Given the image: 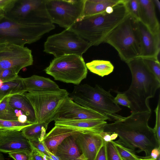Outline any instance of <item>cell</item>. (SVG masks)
Masks as SVG:
<instances>
[{
  "instance_id": "cell-8",
  "label": "cell",
  "mask_w": 160,
  "mask_h": 160,
  "mask_svg": "<svg viewBox=\"0 0 160 160\" xmlns=\"http://www.w3.org/2000/svg\"><path fill=\"white\" fill-rule=\"evenodd\" d=\"M69 93L65 89L27 92L24 94L32 105L37 123H50Z\"/></svg>"
},
{
  "instance_id": "cell-36",
  "label": "cell",
  "mask_w": 160,
  "mask_h": 160,
  "mask_svg": "<svg viewBox=\"0 0 160 160\" xmlns=\"http://www.w3.org/2000/svg\"><path fill=\"white\" fill-rule=\"evenodd\" d=\"M155 112L156 114V122L153 129L157 139L160 143V98L159 96L158 104Z\"/></svg>"
},
{
  "instance_id": "cell-22",
  "label": "cell",
  "mask_w": 160,
  "mask_h": 160,
  "mask_svg": "<svg viewBox=\"0 0 160 160\" xmlns=\"http://www.w3.org/2000/svg\"><path fill=\"white\" fill-rule=\"evenodd\" d=\"M8 102L15 109L22 111L27 117L28 122L32 123H37L33 108L24 93L8 96Z\"/></svg>"
},
{
  "instance_id": "cell-21",
  "label": "cell",
  "mask_w": 160,
  "mask_h": 160,
  "mask_svg": "<svg viewBox=\"0 0 160 160\" xmlns=\"http://www.w3.org/2000/svg\"><path fill=\"white\" fill-rule=\"evenodd\" d=\"M22 81L27 92L43 91L60 88L57 83L50 79L36 75L22 78Z\"/></svg>"
},
{
  "instance_id": "cell-47",
  "label": "cell",
  "mask_w": 160,
  "mask_h": 160,
  "mask_svg": "<svg viewBox=\"0 0 160 160\" xmlns=\"http://www.w3.org/2000/svg\"><path fill=\"white\" fill-rule=\"evenodd\" d=\"M141 160H156V159H153L151 158H147L144 157H142Z\"/></svg>"
},
{
  "instance_id": "cell-30",
  "label": "cell",
  "mask_w": 160,
  "mask_h": 160,
  "mask_svg": "<svg viewBox=\"0 0 160 160\" xmlns=\"http://www.w3.org/2000/svg\"><path fill=\"white\" fill-rule=\"evenodd\" d=\"M142 58L149 69L160 81V63L159 60L154 58Z\"/></svg>"
},
{
  "instance_id": "cell-18",
  "label": "cell",
  "mask_w": 160,
  "mask_h": 160,
  "mask_svg": "<svg viewBox=\"0 0 160 160\" xmlns=\"http://www.w3.org/2000/svg\"><path fill=\"white\" fill-rule=\"evenodd\" d=\"M139 21L152 32L160 33V26L156 16L155 7L153 0H138Z\"/></svg>"
},
{
  "instance_id": "cell-15",
  "label": "cell",
  "mask_w": 160,
  "mask_h": 160,
  "mask_svg": "<svg viewBox=\"0 0 160 160\" xmlns=\"http://www.w3.org/2000/svg\"><path fill=\"white\" fill-rule=\"evenodd\" d=\"M74 135L82 154L87 160H95L105 143L99 134L80 132Z\"/></svg>"
},
{
  "instance_id": "cell-7",
  "label": "cell",
  "mask_w": 160,
  "mask_h": 160,
  "mask_svg": "<svg viewBox=\"0 0 160 160\" xmlns=\"http://www.w3.org/2000/svg\"><path fill=\"white\" fill-rule=\"evenodd\" d=\"M44 71L55 80L75 85L80 84L88 73L82 57L74 54L54 58Z\"/></svg>"
},
{
  "instance_id": "cell-24",
  "label": "cell",
  "mask_w": 160,
  "mask_h": 160,
  "mask_svg": "<svg viewBox=\"0 0 160 160\" xmlns=\"http://www.w3.org/2000/svg\"><path fill=\"white\" fill-rule=\"evenodd\" d=\"M23 84L22 78L18 76L15 79L0 83V102L10 96L23 94L27 92Z\"/></svg>"
},
{
  "instance_id": "cell-39",
  "label": "cell",
  "mask_w": 160,
  "mask_h": 160,
  "mask_svg": "<svg viewBox=\"0 0 160 160\" xmlns=\"http://www.w3.org/2000/svg\"><path fill=\"white\" fill-rule=\"evenodd\" d=\"M105 142H110L115 140L118 137V135L115 133H110L103 132L99 134Z\"/></svg>"
},
{
  "instance_id": "cell-14",
  "label": "cell",
  "mask_w": 160,
  "mask_h": 160,
  "mask_svg": "<svg viewBox=\"0 0 160 160\" xmlns=\"http://www.w3.org/2000/svg\"><path fill=\"white\" fill-rule=\"evenodd\" d=\"M138 23L141 49L140 57L158 59L160 51V33L152 32L139 20H138Z\"/></svg>"
},
{
  "instance_id": "cell-34",
  "label": "cell",
  "mask_w": 160,
  "mask_h": 160,
  "mask_svg": "<svg viewBox=\"0 0 160 160\" xmlns=\"http://www.w3.org/2000/svg\"><path fill=\"white\" fill-rule=\"evenodd\" d=\"M18 73L12 69H4L0 70V81L5 82L12 81L19 76Z\"/></svg>"
},
{
  "instance_id": "cell-31",
  "label": "cell",
  "mask_w": 160,
  "mask_h": 160,
  "mask_svg": "<svg viewBox=\"0 0 160 160\" xmlns=\"http://www.w3.org/2000/svg\"><path fill=\"white\" fill-rule=\"evenodd\" d=\"M123 3L128 13L139 20V4L138 0H124Z\"/></svg>"
},
{
  "instance_id": "cell-29",
  "label": "cell",
  "mask_w": 160,
  "mask_h": 160,
  "mask_svg": "<svg viewBox=\"0 0 160 160\" xmlns=\"http://www.w3.org/2000/svg\"><path fill=\"white\" fill-rule=\"evenodd\" d=\"M32 124L28 121H9L0 119V130L21 131L25 127Z\"/></svg>"
},
{
  "instance_id": "cell-27",
  "label": "cell",
  "mask_w": 160,
  "mask_h": 160,
  "mask_svg": "<svg viewBox=\"0 0 160 160\" xmlns=\"http://www.w3.org/2000/svg\"><path fill=\"white\" fill-rule=\"evenodd\" d=\"M16 112V109L9 103L8 97L4 98L0 102V119L9 121H19Z\"/></svg>"
},
{
  "instance_id": "cell-19",
  "label": "cell",
  "mask_w": 160,
  "mask_h": 160,
  "mask_svg": "<svg viewBox=\"0 0 160 160\" xmlns=\"http://www.w3.org/2000/svg\"><path fill=\"white\" fill-rule=\"evenodd\" d=\"M80 132L55 125L48 133L46 134L42 141L49 152L55 155L58 146L65 138Z\"/></svg>"
},
{
  "instance_id": "cell-4",
  "label": "cell",
  "mask_w": 160,
  "mask_h": 160,
  "mask_svg": "<svg viewBox=\"0 0 160 160\" xmlns=\"http://www.w3.org/2000/svg\"><path fill=\"white\" fill-rule=\"evenodd\" d=\"M69 96L77 104L101 114L108 120L115 122L124 117L117 114L122 109L110 92L98 85L94 87L87 84L76 85Z\"/></svg>"
},
{
  "instance_id": "cell-11",
  "label": "cell",
  "mask_w": 160,
  "mask_h": 160,
  "mask_svg": "<svg viewBox=\"0 0 160 160\" xmlns=\"http://www.w3.org/2000/svg\"><path fill=\"white\" fill-rule=\"evenodd\" d=\"M6 14L34 24H53L47 12L46 0H17L12 9Z\"/></svg>"
},
{
  "instance_id": "cell-50",
  "label": "cell",
  "mask_w": 160,
  "mask_h": 160,
  "mask_svg": "<svg viewBox=\"0 0 160 160\" xmlns=\"http://www.w3.org/2000/svg\"><path fill=\"white\" fill-rule=\"evenodd\" d=\"M156 160H160V155L158 156L157 158L156 159Z\"/></svg>"
},
{
  "instance_id": "cell-40",
  "label": "cell",
  "mask_w": 160,
  "mask_h": 160,
  "mask_svg": "<svg viewBox=\"0 0 160 160\" xmlns=\"http://www.w3.org/2000/svg\"><path fill=\"white\" fill-rule=\"evenodd\" d=\"M45 155L36 149L32 148L31 153L32 160H46Z\"/></svg>"
},
{
  "instance_id": "cell-16",
  "label": "cell",
  "mask_w": 160,
  "mask_h": 160,
  "mask_svg": "<svg viewBox=\"0 0 160 160\" xmlns=\"http://www.w3.org/2000/svg\"><path fill=\"white\" fill-rule=\"evenodd\" d=\"M22 149L32 150L21 131L0 130V152L5 153Z\"/></svg>"
},
{
  "instance_id": "cell-48",
  "label": "cell",
  "mask_w": 160,
  "mask_h": 160,
  "mask_svg": "<svg viewBox=\"0 0 160 160\" xmlns=\"http://www.w3.org/2000/svg\"><path fill=\"white\" fill-rule=\"evenodd\" d=\"M4 157L2 154L0 152V160H4Z\"/></svg>"
},
{
  "instance_id": "cell-41",
  "label": "cell",
  "mask_w": 160,
  "mask_h": 160,
  "mask_svg": "<svg viewBox=\"0 0 160 160\" xmlns=\"http://www.w3.org/2000/svg\"><path fill=\"white\" fill-rule=\"evenodd\" d=\"M105 143L100 149L95 160H107Z\"/></svg>"
},
{
  "instance_id": "cell-1",
  "label": "cell",
  "mask_w": 160,
  "mask_h": 160,
  "mask_svg": "<svg viewBox=\"0 0 160 160\" xmlns=\"http://www.w3.org/2000/svg\"><path fill=\"white\" fill-rule=\"evenodd\" d=\"M151 112L132 113L129 116L110 123H107L104 131L115 133L118 139L115 141L139 153L143 152L145 157H150L152 150L160 147L153 128L148 125Z\"/></svg>"
},
{
  "instance_id": "cell-46",
  "label": "cell",
  "mask_w": 160,
  "mask_h": 160,
  "mask_svg": "<svg viewBox=\"0 0 160 160\" xmlns=\"http://www.w3.org/2000/svg\"><path fill=\"white\" fill-rule=\"evenodd\" d=\"M74 160H87V159L84 157L82 154L80 156L76 158Z\"/></svg>"
},
{
  "instance_id": "cell-43",
  "label": "cell",
  "mask_w": 160,
  "mask_h": 160,
  "mask_svg": "<svg viewBox=\"0 0 160 160\" xmlns=\"http://www.w3.org/2000/svg\"><path fill=\"white\" fill-rule=\"evenodd\" d=\"M155 7H157L159 11L160 10V2L158 0H153Z\"/></svg>"
},
{
  "instance_id": "cell-33",
  "label": "cell",
  "mask_w": 160,
  "mask_h": 160,
  "mask_svg": "<svg viewBox=\"0 0 160 160\" xmlns=\"http://www.w3.org/2000/svg\"><path fill=\"white\" fill-rule=\"evenodd\" d=\"M105 145L107 160H122L118 153L112 141L105 142Z\"/></svg>"
},
{
  "instance_id": "cell-20",
  "label": "cell",
  "mask_w": 160,
  "mask_h": 160,
  "mask_svg": "<svg viewBox=\"0 0 160 160\" xmlns=\"http://www.w3.org/2000/svg\"><path fill=\"white\" fill-rule=\"evenodd\" d=\"M74 135L65 138L58 146L55 155L59 160H74L82 154Z\"/></svg>"
},
{
  "instance_id": "cell-17",
  "label": "cell",
  "mask_w": 160,
  "mask_h": 160,
  "mask_svg": "<svg viewBox=\"0 0 160 160\" xmlns=\"http://www.w3.org/2000/svg\"><path fill=\"white\" fill-rule=\"evenodd\" d=\"M55 122V125L83 132L98 134L104 131V127L107 123L105 120H100L57 121Z\"/></svg>"
},
{
  "instance_id": "cell-13",
  "label": "cell",
  "mask_w": 160,
  "mask_h": 160,
  "mask_svg": "<svg viewBox=\"0 0 160 160\" xmlns=\"http://www.w3.org/2000/svg\"><path fill=\"white\" fill-rule=\"evenodd\" d=\"M108 120L105 117L74 102L68 96L56 111L52 121Z\"/></svg>"
},
{
  "instance_id": "cell-9",
  "label": "cell",
  "mask_w": 160,
  "mask_h": 160,
  "mask_svg": "<svg viewBox=\"0 0 160 160\" xmlns=\"http://www.w3.org/2000/svg\"><path fill=\"white\" fill-rule=\"evenodd\" d=\"M92 45L70 29L47 38L44 44V52L54 58L74 54L82 56Z\"/></svg>"
},
{
  "instance_id": "cell-44",
  "label": "cell",
  "mask_w": 160,
  "mask_h": 160,
  "mask_svg": "<svg viewBox=\"0 0 160 160\" xmlns=\"http://www.w3.org/2000/svg\"><path fill=\"white\" fill-rule=\"evenodd\" d=\"M7 44H0V52L4 50L7 47Z\"/></svg>"
},
{
  "instance_id": "cell-12",
  "label": "cell",
  "mask_w": 160,
  "mask_h": 160,
  "mask_svg": "<svg viewBox=\"0 0 160 160\" xmlns=\"http://www.w3.org/2000/svg\"><path fill=\"white\" fill-rule=\"evenodd\" d=\"M33 62L32 51L27 47L8 44L0 52V70L12 69L18 73L23 68L32 65Z\"/></svg>"
},
{
  "instance_id": "cell-35",
  "label": "cell",
  "mask_w": 160,
  "mask_h": 160,
  "mask_svg": "<svg viewBox=\"0 0 160 160\" xmlns=\"http://www.w3.org/2000/svg\"><path fill=\"white\" fill-rule=\"evenodd\" d=\"M32 148L36 149L46 156L50 158V152L46 148L42 141H40L37 139L28 140Z\"/></svg>"
},
{
  "instance_id": "cell-32",
  "label": "cell",
  "mask_w": 160,
  "mask_h": 160,
  "mask_svg": "<svg viewBox=\"0 0 160 160\" xmlns=\"http://www.w3.org/2000/svg\"><path fill=\"white\" fill-rule=\"evenodd\" d=\"M32 150L22 149L9 152V156L14 160H32Z\"/></svg>"
},
{
  "instance_id": "cell-25",
  "label": "cell",
  "mask_w": 160,
  "mask_h": 160,
  "mask_svg": "<svg viewBox=\"0 0 160 160\" xmlns=\"http://www.w3.org/2000/svg\"><path fill=\"white\" fill-rule=\"evenodd\" d=\"M49 123L46 122L33 123L25 127L21 131L24 136L28 140L37 139L42 141L46 134Z\"/></svg>"
},
{
  "instance_id": "cell-26",
  "label": "cell",
  "mask_w": 160,
  "mask_h": 160,
  "mask_svg": "<svg viewBox=\"0 0 160 160\" xmlns=\"http://www.w3.org/2000/svg\"><path fill=\"white\" fill-rule=\"evenodd\" d=\"M87 69L91 72L102 77L112 73L114 66L109 61L95 60L86 63Z\"/></svg>"
},
{
  "instance_id": "cell-38",
  "label": "cell",
  "mask_w": 160,
  "mask_h": 160,
  "mask_svg": "<svg viewBox=\"0 0 160 160\" xmlns=\"http://www.w3.org/2000/svg\"><path fill=\"white\" fill-rule=\"evenodd\" d=\"M17 0H0V9L7 14L14 7Z\"/></svg>"
},
{
  "instance_id": "cell-45",
  "label": "cell",
  "mask_w": 160,
  "mask_h": 160,
  "mask_svg": "<svg viewBox=\"0 0 160 160\" xmlns=\"http://www.w3.org/2000/svg\"><path fill=\"white\" fill-rule=\"evenodd\" d=\"M5 13L2 10L0 9V20L5 16Z\"/></svg>"
},
{
  "instance_id": "cell-3",
  "label": "cell",
  "mask_w": 160,
  "mask_h": 160,
  "mask_svg": "<svg viewBox=\"0 0 160 160\" xmlns=\"http://www.w3.org/2000/svg\"><path fill=\"white\" fill-rule=\"evenodd\" d=\"M132 80L128 89L123 92L131 103L132 113L151 112L149 99L153 98L160 87L159 81L144 63L138 57L127 62Z\"/></svg>"
},
{
  "instance_id": "cell-6",
  "label": "cell",
  "mask_w": 160,
  "mask_h": 160,
  "mask_svg": "<svg viewBox=\"0 0 160 160\" xmlns=\"http://www.w3.org/2000/svg\"><path fill=\"white\" fill-rule=\"evenodd\" d=\"M138 21L128 13L104 42L115 48L121 60L126 63L141 56Z\"/></svg>"
},
{
  "instance_id": "cell-49",
  "label": "cell",
  "mask_w": 160,
  "mask_h": 160,
  "mask_svg": "<svg viewBox=\"0 0 160 160\" xmlns=\"http://www.w3.org/2000/svg\"><path fill=\"white\" fill-rule=\"evenodd\" d=\"M45 158L46 160H53L51 158L47 156H45Z\"/></svg>"
},
{
  "instance_id": "cell-28",
  "label": "cell",
  "mask_w": 160,
  "mask_h": 160,
  "mask_svg": "<svg viewBox=\"0 0 160 160\" xmlns=\"http://www.w3.org/2000/svg\"><path fill=\"white\" fill-rule=\"evenodd\" d=\"M112 143L122 160H141L143 157L137 155L135 151L119 144L115 141Z\"/></svg>"
},
{
  "instance_id": "cell-42",
  "label": "cell",
  "mask_w": 160,
  "mask_h": 160,
  "mask_svg": "<svg viewBox=\"0 0 160 160\" xmlns=\"http://www.w3.org/2000/svg\"><path fill=\"white\" fill-rule=\"evenodd\" d=\"M160 153V147L153 148L151 151L150 157L153 159H156Z\"/></svg>"
},
{
  "instance_id": "cell-23",
  "label": "cell",
  "mask_w": 160,
  "mask_h": 160,
  "mask_svg": "<svg viewBox=\"0 0 160 160\" xmlns=\"http://www.w3.org/2000/svg\"><path fill=\"white\" fill-rule=\"evenodd\" d=\"M122 0H84L82 17L104 12L109 7H113ZM81 17V18H82Z\"/></svg>"
},
{
  "instance_id": "cell-37",
  "label": "cell",
  "mask_w": 160,
  "mask_h": 160,
  "mask_svg": "<svg viewBox=\"0 0 160 160\" xmlns=\"http://www.w3.org/2000/svg\"><path fill=\"white\" fill-rule=\"evenodd\" d=\"M117 95L114 98V100L117 104L131 108V103L126 94L123 92H117Z\"/></svg>"
},
{
  "instance_id": "cell-2",
  "label": "cell",
  "mask_w": 160,
  "mask_h": 160,
  "mask_svg": "<svg viewBox=\"0 0 160 160\" xmlns=\"http://www.w3.org/2000/svg\"><path fill=\"white\" fill-rule=\"evenodd\" d=\"M123 0L114 7L113 11L82 17L69 29L92 46L104 42L109 34L128 13Z\"/></svg>"
},
{
  "instance_id": "cell-10",
  "label": "cell",
  "mask_w": 160,
  "mask_h": 160,
  "mask_svg": "<svg viewBox=\"0 0 160 160\" xmlns=\"http://www.w3.org/2000/svg\"><path fill=\"white\" fill-rule=\"evenodd\" d=\"M84 0H46L49 18L53 23L70 28L82 17Z\"/></svg>"
},
{
  "instance_id": "cell-5",
  "label": "cell",
  "mask_w": 160,
  "mask_h": 160,
  "mask_svg": "<svg viewBox=\"0 0 160 160\" xmlns=\"http://www.w3.org/2000/svg\"><path fill=\"white\" fill-rule=\"evenodd\" d=\"M55 28L53 24H34L5 14L0 20V44L24 46L37 41Z\"/></svg>"
}]
</instances>
